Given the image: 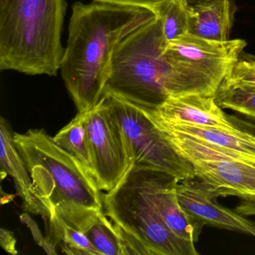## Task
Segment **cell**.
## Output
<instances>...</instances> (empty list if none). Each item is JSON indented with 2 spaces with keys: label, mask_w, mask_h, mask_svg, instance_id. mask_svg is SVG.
Segmentation results:
<instances>
[{
  "label": "cell",
  "mask_w": 255,
  "mask_h": 255,
  "mask_svg": "<svg viewBox=\"0 0 255 255\" xmlns=\"http://www.w3.org/2000/svg\"><path fill=\"white\" fill-rule=\"evenodd\" d=\"M195 177L214 188L220 196L255 198V165L232 159L191 162Z\"/></svg>",
  "instance_id": "13"
},
{
  "label": "cell",
  "mask_w": 255,
  "mask_h": 255,
  "mask_svg": "<svg viewBox=\"0 0 255 255\" xmlns=\"http://www.w3.org/2000/svg\"><path fill=\"white\" fill-rule=\"evenodd\" d=\"M138 108L147 116L172 125L236 128L228 119V114L218 105L215 97L198 94L171 96L154 110Z\"/></svg>",
  "instance_id": "11"
},
{
  "label": "cell",
  "mask_w": 255,
  "mask_h": 255,
  "mask_svg": "<svg viewBox=\"0 0 255 255\" xmlns=\"http://www.w3.org/2000/svg\"><path fill=\"white\" fill-rule=\"evenodd\" d=\"M189 34L212 41L230 40L234 6L231 0H186Z\"/></svg>",
  "instance_id": "16"
},
{
  "label": "cell",
  "mask_w": 255,
  "mask_h": 255,
  "mask_svg": "<svg viewBox=\"0 0 255 255\" xmlns=\"http://www.w3.org/2000/svg\"><path fill=\"white\" fill-rule=\"evenodd\" d=\"M87 113L88 111L78 113L68 125L53 137V140L58 146L75 158L95 177L93 159L86 132Z\"/></svg>",
  "instance_id": "17"
},
{
  "label": "cell",
  "mask_w": 255,
  "mask_h": 255,
  "mask_svg": "<svg viewBox=\"0 0 255 255\" xmlns=\"http://www.w3.org/2000/svg\"><path fill=\"white\" fill-rule=\"evenodd\" d=\"M167 44L157 17L129 34L115 52L104 95H116L147 110L163 104L171 97L164 55Z\"/></svg>",
  "instance_id": "3"
},
{
  "label": "cell",
  "mask_w": 255,
  "mask_h": 255,
  "mask_svg": "<svg viewBox=\"0 0 255 255\" xmlns=\"http://www.w3.org/2000/svg\"><path fill=\"white\" fill-rule=\"evenodd\" d=\"M177 196L181 207L204 225L255 237V221L218 204L219 192L197 177L179 181Z\"/></svg>",
  "instance_id": "9"
},
{
  "label": "cell",
  "mask_w": 255,
  "mask_h": 255,
  "mask_svg": "<svg viewBox=\"0 0 255 255\" xmlns=\"http://www.w3.org/2000/svg\"><path fill=\"white\" fill-rule=\"evenodd\" d=\"M13 140L37 193L51 213L59 204L104 210V193L95 177L44 129L14 132Z\"/></svg>",
  "instance_id": "4"
},
{
  "label": "cell",
  "mask_w": 255,
  "mask_h": 255,
  "mask_svg": "<svg viewBox=\"0 0 255 255\" xmlns=\"http://www.w3.org/2000/svg\"><path fill=\"white\" fill-rule=\"evenodd\" d=\"M142 167L149 198L167 226L180 238L196 243L204 224L189 214L179 203L178 180L160 170Z\"/></svg>",
  "instance_id": "10"
},
{
  "label": "cell",
  "mask_w": 255,
  "mask_h": 255,
  "mask_svg": "<svg viewBox=\"0 0 255 255\" xmlns=\"http://www.w3.org/2000/svg\"><path fill=\"white\" fill-rule=\"evenodd\" d=\"M52 216L84 234L100 255H125L122 238L104 210L59 204L52 208Z\"/></svg>",
  "instance_id": "12"
},
{
  "label": "cell",
  "mask_w": 255,
  "mask_h": 255,
  "mask_svg": "<svg viewBox=\"0 0 255 255\" xmlns=\"http://www.w3.org/2000/svg\"><path fill=\"white\" fill-rule=\"evenodd\" d=\"M229 120L239 129L247 131L255 135V122L243 119V116L228 115ZM236 211L245 216H255V198H244L236 207Z\"/></svg>",
  "instance_id": "21"
},
{
  "label": "cell",
  "mask_w": 255,
  "mask_h": 255,
  "mask_svg": "<svg viewBox=\"0 0 255 255\" xmlns=\"http://www.w3.org/2000/svg\"><path fill=\"white\" fill-rule=\"evenodd\" d=\"M97 2L123 6L135 7V8H147L154 10L156 7L162 5L167 0H93Z\"/></svg>",
  "instance_id": "22"
},
{
  "label": "cell",
  "mask_w": 255,
  "mask_h": 255,
  "mask_svg": "<svg viewBox=\"0 0 255 255\" xmlns=\"http://www.w3.org/2000/svg\"><path fill=\"white\" fill-rule=\"evenodd\" d=\"M86 127L98 187L110 192L122 182L132 165L122 132L104 97L88 111Z\"/></svg>",
  "instance_id": "8"
},
{
  "label": "cell",
  "mask_w": 255,
  "mask_h": 255,
  "mask_svg": "<svg viewBox=\"0 0 255 255\" xmlns=\"http://www.w3.org/2000/svg\"><path fill=\"white\" fill-rule=\"evenodd\" d=\"M66 9L65 0H0V70L57 75Z\"/></svg>",
  "instance_id": "2"
},
{
  "label": "cell",
  "mask_w": 255,
  "mask_h": 255,
  "mask_svg": "<svg viewBox=\"0 0 255 255\" xmlns=\"http://www.w3.org/2000/svg\"><path fill=\"white\" fill-rule=\"evenodd\" d=\"M103 97L122 132L131 165L160 170L178 181L195 178L192 164L177 153L138 107L111 94Z\"/></svg>",
  "instance_id": "7"
},
{
  "label": "cell",
  "mask_w": 255,
  "mask_h": 255,
  "mask_svg": "<svg viewBox=\"0 0 255 255\" xmlns=\"http://www.w3.org/2000/svg\"><path fill=\"white\" fill-rule=\"evenodd\" d=\"M146 116L161 132L184 135L204 141L231 153L239 161L255 165V134L239 129L237 127L233 129H228L172 125L147 115Z\"/></svg>",
  "instance_id": "14"
},
{
  "label": "cell",
  "mask_w": 255,
  "mask_h": 255,
  "mask_svg": "<svg viewBox=\"0 0 255 255\" xmlns=\"http://www.w3.org/2000/svg\"><path fill=\"white\" fill-rule=\"evenodd\" d=\"M104 210L118 228L139 242L148 255H198L195 243L177 237L149 198L142 166L132 165L120 183L104 193Z\"/></svg>",
  "instance_id": "5"
},
{
  "label": "cell",
  "mask_w": 255,
  "mask_h": 255,
  "mask_svg": "<svg viewBox=\"0 0 255 255\" xmlns=\"http://www.w3.org/2000/svg\"><path fill=\"white\" fill-rule=\"evenodd\" d=\"M223 84L255 91V57L244 52L228 73Z\"/></svg>",
  "instance_id": "20"
},
{
  "label": "cell",
  "mask_w": 255,
  "mask_h": 255,
  "mask_svg": "<svg viewBox=\"0 0 255 255\" xmlns=\"http://www.w3.org/2000/svg\"><path fill=\"white\" fill-rule=\"evenodd\" d=\"M222 109L231 110L255 122V91L228 86L222 83L215 97Z\"/></svg>",
  "instance_id": "19"
},
{
  "label": "cell",
  "mask_w": 255,
  "mask_h": 255,
  "mask_svg": "<svg viewBox=\"0 0 255 255\" xmlns=\"http://www.w3.org/2000/svg\"><path fill=\"white\" fill-rule=\"evenodd\" d=\"M246 45L244 40L212 41L189 34L168 42L164 55L171 96L216 97Z\"/></svg>",
  "instance_id": "6"
},
{
  "label": "cell",
  "mask_w": 255,
  "mask_h": 255,
  "mask_svg": "<svg viewBox=\"0 0 255 255\" xmlns=\"http://www.w3.org/2000/svg\"><path fill=\"white\" fill-rule=\"evenodd\" d=\"M0 162L1 176L9 174L13 177L17 193L23 200V208L48 222L51 210L37 193L29 171L14 144L11 129L2 117L0 120Z\"/></svg>",
  "instance_id": "15"
},
{
  "label": "cell",
  "mask_w": 255,
  "mask_h": 255,
  "mask_svg": "<svg viewBox=\"0 0 255 255\" xmlns=\"http://www.w3.org/2000/svg\"><path fill=\"white\" fill-rule=\"evenodd\" d=\"M16 240L14 234L9 230L2 228L0 230V244L4 250L6 251L11 255H17V251L16 249Z\"/></svg>",
  "instance_id": "23"
},
{
  "label": "cell",
  "mask_w": 255,
  "mask_h": 255,
  "mask_svg": "<svg viewBox=\"0 0 255 255\" xmlns=\"http://www.w3.org/2000/svg\"><path fill=\"white\" fill-rule=\"evenodd\" d=\"M156 17L153 10L97 1L73 5L59 71L78 113L101 101L121 42Z\"/></svg>",
  "instance_id": "1"
},
{
  "label": "cell",
  "mask_w": 255,
  "mask_h": 255,
  "mask_svg": "<svg viewBox=\"0 0 255 255\" xmlns=\"http://www.w3.org/2000/svg\"><path fill=\"white\" fill-rule=\"evenodd\" d=\"M153 11L160 20L164 37L168 42H172L189 34L186 0H167Z\"/></svg>",
  "instance_id": "18"
}]
</instances>
